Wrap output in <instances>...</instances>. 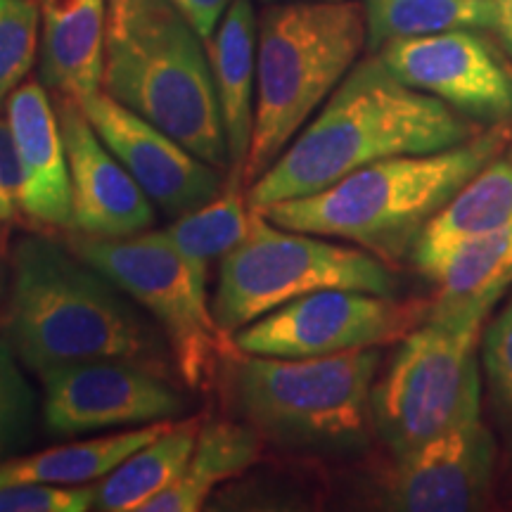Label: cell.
I'll return each instance as SVG.
<instances>
[{"instance_id":"cell-13","label":"cell","mask_w":512,"mask_h":512,"mask_svg":"<svg viewBox=\"0 0 512 512\" xmlns=\"http://www.w3.org/2000/svg\"><path fill=\"white\" fill-rule=\"evenodd\" d=\"M79 102L102 143L164 214L178 219L216 200L226 188L221 169L204 162L102 88Z\"/></svg>"},{"instance_id":"cell-3","label":"cell","mask_w":512,"mask_h":512,"mask_svg":"<svg viewBox=\"0 0 512 512\" xmlns=\"http://www.w3.org/2000/svg\"><path fill=\"white\" fill-rule=\"evenodd\" d=\"M512 140V121L489 124L448 150L368 164L330 188L256 209L275 226L356 242L382 261H399L434 216Z\"/></svg>"},{"instance_id":"cell-28","label":"cell","mask_w":512,"mask_h":512,"mask_svg":"<svg viewBox=\"0 0 512 512\" xmlns=\"http://www.w3.org/2000/svg\"><path fill=\"white\" fill-rule=\"evenodd\" d=\"M95 486L5 484L0 486V512H86L93 510Z\"/></svg>"},{"instance_id":"cell-10","label":"cell","mask_w":512,"mask_h":512,"mask_svg":"<svg viewBox=\"0 0 512 512\" xmlns=\"http://www.w3.org/2000/svg\"><path fill=\"white\" fill-rule=\"evenodd\" d=\"M432 311V299L363 290H318L292 299L230 337L249 356L313 358L401 342Z\"/></svg>"},{"instance_id":"cell-29","label":"cell","mask_w":512,"mask_h":512,"mask_svg":"<svg viewBox=\"0 0 512 512\" xmlns=\"http://www.w3.org/2000/svg\"><path fill=\"white\" fill-rule=\"evenodd\" d=\"M482 358L496 403L512 425V299L482 335Z\"/></svg>"},{"instance_id":"cell-25","label":"cell","mask_w":512,"mask_h":512,"mask_svg":"<svg viewBox=\"0 0 512 512\" xmlns=\"http://www.w3.org/2000/svg\"><path fill=\"white\" fill-rule=\"evenodd\" d=\"M368 48L453 29H496V0H366Z\"/></svg>"},{"instance_id":"cell-27","label":"cell","mask_w":512,"mask_h":512,"mask_svg":"<svg viewBox=\"0 0 512 512\" xmlns=\"http://www.w3.org/2000/svg\"><path fill=\"white\" fill-rule=\"evenodd\" d=\"M36 411V389L10 344L0 339V456L15 451L31 437Z\"/></svg>"},{"instance_id":"cell-9","label":"cell","mask_w":512,"mask_h":512,"mask_svg":"<svg viewBox=\"0 0 512 512\" xmlns=\"http://www.w3.org/2000/svg\"><path fill=\"white\" fill-rule=\"evenodd\" d=\"M69 247L150 313L169 344L178 380L192 392L207 387L216 358L230 342L211 316L207 290L197 285L162 230L126 238L76 235Z\"/></svg>"},{"instance_id":"cell-14","label":"cell","mask_w":512,"mask_h":512,"mask_svg":"<svg viewBox=\"0 0 512 512\" xmlns=\"http://www.w3.org/2000/svg\"><path fill=\"white\" fill-rule=\"evenodd\" d=\"M496 470L494 434L482 411L394 458L382 479V503L399 512H467L482 508Z\"/></svg>"},{"instance_id":"cell-21","label":"cell","mask_w":512,"mask_h":512,"mask_svg":"<svg viewBox=\"0 0 512 512\" xmlns=\"http://www.w3.org/2000/svg\"><path fill=\"white\" fill-rule=\"evenodd\" d=\"M174 425L171 420L133 427V430L107 434L76 444L46 448L29 456L12 458L0 465V486L5 484H53V486H86L100 482L138 448L152 444Z\"/></svg>"},{"instance_id":"cell-26","label":"cell","mask_w":512,"mask_h":512,"mask_svg":"<svg viewBox=\"0 0 512 512\" xmlns=\"http://www.w3.org/2000/svg\"><path fill=\"white\" fill-rule=\"evenodd\" d=\"M38 0H0V107L22 86L36 60Z\"/></svg>"},{"instance_id":"cell-8","label":"cell","mask_w":512,"mask_h":512,"mask_svg":"<svg viewBox=\"0 0 512 512\" xmlns=\"http://www.w3.org/2000/svg\"><path fill=\"white\" fill-rule=\"evenodd\" d=\"M363 290L394 294L396 278L368 249L320 240V235L275 226L252 209L245 240L221 259L211 316L223 332L254 323L292 299L318 290Z\"/></svg>"},{"instance_id":"cell-22","label":"cell","mask_w":512,"mask_h":512,"mask_svg":"<svg viewBox=\"0 0 512 512\" xmlns=\"http://www.w3.org/2000/svg\"><path fill=\"white\" fill-rule=\"evenodd\" d=\"M202 422V415H195V418L171 425L162 437L131 453L117 470H112L95 486L93 510H143L166 486L174 484L183 467L188 465Z\"/></svg>"},{"instance_id":"cell-24","label":"cell","mask_w":512,"mask_h":512,"mask_svg":"<svg viewBox=\"0 0 512 512\" xmlns=\"http://www.w3.org/2000/svg\"><path fill=\"white\" fill-rule=\"evenodd\" d=\"M249 219L252 209L247 204V192H242V183L228 181L216 200L178 216L162 235L183 256L197 285L207 290L209 266L245 240Z\"/></svg>"},{"instance_id":"cell-34","label":"cell","mask_w":512,"mask_h":512,"mask_svg":"<svg viewBox=\"0 0 512 512\" xmlns=\"http://www.w3.org/2000/svg\"><path fill=\"white\" fill-rule=\"evenodd\" d=\"M261 3H290V0H261Z\"/></svg>"},{"instance_id":"cell-6","label":"cell","mask_w":512,"mask_h":512,"mask_svg":"<svg viewBox=\"0 0 512 512\" xmlns=\"http://www.w3.org/2000/svg\"><path fill=\"white\" fill-rule=\"evenodd\" d=\"M380 349L313 358L235 354L226 366L228 401L261 439L294 451L361 444L373 427Z\"/></svg>"},{"instance_id":"cell-18","label":"cell","mask_w":512,"mask_h":512,"mask_svg":"<svg viewBox=\"0 0 512 512\" xmlns=\"http://www.w3.org/2000/svg\"><path fill=\"white\" fill-rule=\"evenodd\" d=\"M38 5L43 86L76 100L100 91L107 0H38Z\"/></svg>"},{"instance_id":"cell-19","label":"cell","mask_w":512,"mask_h":512,"mask_svg":"<svg viewBox=\"0 0 512 512\" xmlns=\"http://www.w3.org/2000/svg\"><path fill=\"white\" fill-rule=\"evenodd\" d=\"M505 228H512V145L491 159L427 223L413 247V261L430 278L460 242Z\"/></svg>"},{"instance_id":"cell-23","label":"cell","mask_w":512,"mask_h":512,"mask_svg":"<svg viewBox=\"0 0 512 512\" xmlns=\"http://www.w3.org/2000/svg\"><path fill=\"white\" fill-rule=\"evenodd\" d=\"M434 309L496 304L512 283V228L460 242L430 275Z\"/></svg>"},{"instance_id":"cell-4","label":"cell","mask_w":512,"mask_h":512,"mask_svg":"<svg viewBox=\"0 0 512 512\" xmlns=\"http://www.w3.org/2000/svg\"><path fill=\"white\" fill-rule=\"evenodd\" d=\"M202 43L171 0H107L100 88L228 171L226 126Z\"/></svg>"},{"instance_id":"cell-16","label":"cell","mask_w":512,"mask_h":512,"mask_svg":"<svg viewBox=\"0 0 512 512\" xmlns=\"http://www.w3.org/2000/svg\"><path fill=\"white\" fill-rule=\"evenodd\" d=\"M17 147L19 209L43 228L72 226V178L55 105L41 83H22L5 102Z\"/></svg>"},{"instance_id":"cell-33","label":"cell","mask_w":512,"mask_h":512,"mask_svg":"<svg viewBox=\"0 0 512 512\" xmlns=\"http://www.w3.org/2000/svg\"><path fill=\"white\" fill-rule=\"evenodd\" d=\"M10 290V254H5L3 238H0V313H3L5 299Z\"/></svg>"},{"instance_id":"cell-30","label":"cell","mask_w":512,"mask_h":512,"mask_svg":"<svg viewBox=\"0 0 512 512\" xmlns=\"http://www.w3.org/2000/svg\"><path fill=\"white\" fill-rule=\"evenodd\" d=\"M19 190H22V171H19L17 147L8 121H0V226L15 219Z\"/></svg>"},{"instance_id":"cell-31","label":"cell","mask_w":512,"mask_h":512,"mask_svg":"<svg viewBox=\"0 0 512 512\" xmlns=\"http://www.w3.org/2000/svg\"><path fill=\"white\" fill-rule=\"evenodd\" d=\"M171 3L188 17V22L207 43L233 0H171Z\"/></svg>"},{"instance_id":"cell-17","label":"cell","mask_w":512,"mask_h":512,"mask_svg":"<svg viewBox=\"0 0 512 512\" xmlns=\"http://www.w3.org/2000/svg\"><path fill=\"white\" fill-rule=\"evenodd\" d=\"M256 41H259V24H256L252 0H233L207 41L216 98L226 126L228 181L233 183H242L249 147H252Z\"/></svg>"},{"instance_id":"cell-5","label":"cell","mask_w":512,"mask_h":512,"mask_svg":"<svg viewBox=\"0 0 512 512\" xmlns=\"http://www.w3.org/2000/svg\"><path fill=\"white\" fill-rule=\"evenodd\" d=\"M366 43V8L356 0H290L261 12L247 188L309 124Z\"/></svg>"},{"instance_id":"cell-7","label":"cell","mask_w":512,"mask_h":512,"mask_svg":"<svg viewBox=\"0 0 512 512\" xmlns=\"http://www.w3.org/2000/svg\"><path fill=\"white\" fill-rule=\"evenodd\" d=\"M494 304L434 309L408 332L373 384V427L392 456L482 411L477 349Z\"/></svg>"},{"instance_id":"cell-1","label":"cell","mask_w":512,"mask_h":512,"mask_svg":"<svg viewBox=\"0 0 512 512\" xmlns=\"http://www.w3.org/2000/svg\"><path fill=\"white\" fill-rule=\"evenodd\" d=\"M3 339L38 377L81 363L121 361L174 380L176 366L155 320L72 247L24 235L10 249Z\"/></svg>"},{"instance_id":"cell-15","label":"cell","mask_w":512,"mask_h":512,"mask_svg":"<svg viewBox=\"0 0 512 512\" xmlns=\"http://www.w3.org/2000/svg\"><path fill=\"white\" fill-rule=\"evenodd\" d=\"M72 178V228L88 238H126L155 223V202L102 143L81 102L55 98Z\"/></svg>"},{"instance_id":"cell-20","label":"cell","mask_w":512,"mask_h":512,"mask_svg":"<svg viewBox=\"0 0 512 512\" xmlns=\"http://www.w3.org/2000/svg\"><path fill=\"white\" fill-rule=\"evenodd\" d=\"M264 439L242 420L202 422L188 465L140 512H197L216 486L240 477L261 456Z\"/></svg>"},{"instance_id":"cell-2","label":"cell","mask_w":512,"mask_h":512,"mask_svg":"<svg viewBox=\"0 0 512 512\" xmlns=\"http://www.w3.org/2000/svg\"><path fill=\"white\" fill-rule=\"evenodd\" d=\"M482 131L434 95L406 86L377 57L358 62L323 110L247 188L249 209L320 192L363 166L401 155H427Z\"/></svg>"},{"instance_id":"cell-32","label":"cell","mask_w":512,"mask_h":512,"mask_svg":"<svg viewBox=\"0 0 512 512\" xmlns=\"http://www.w3.org/2000/svg\"><path fill=\"white\" fill-rule=\"evenodd\" d=\"M496 31L512 57V0H496Z\"/></svg>"},{"instance_id":"cell-12","label":"cell","mask_w":512,"mask_h":512,"mask_svg":"<svg viewBox=\"0 0 512 512\" xmlns=\"http://www.w3.org/2000/svg\"><path fill=\"white\" fill-rule=\"evenodd\" d=\"M380 60L406 86L472 121H512V69L475 29L399 38L380 48Z\"/></svg>"},{"instance_id":"cell-11","label":"cell","mask_w":512,"mask_h":512,"mask_svg":"<svg viewBox=\"0 0 512 512\" xmlns=\"http://www.w3.org/2000/svg\"><path fill=\"white\" fill-rule=\"evenodd\" d=\"M43 422L55 437L143 427L185 413L171 377L121 361L69 366L43 375Z\"/></svg>"}]
</instances>
